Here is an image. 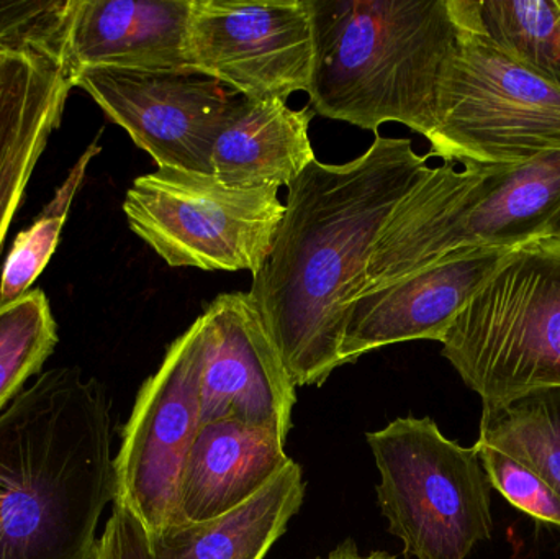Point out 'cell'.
<instances>
[{
    "mask_svg": "<svg viewBox=\"0 0 560 559\" xmlns=\"http://www.w3.org/2000/svg\"><path fill=\"white\" fill-rule=\"evenodd\" d=\"M190 9L192 0H71L66 71L189 72Z\"/></svg>",
    "mask_w": 560,
    "mask_h": 559,
    "instance_id": "cell-14",
    "label": "cell"
},
{
    "mask_svg": "<svg viewBox=\"0 0 560 559\" xmlns=\"http://www.w3.org/2000/svg\"><path fill=\"white\" fill-rule=\"evenodd\" d=\"M490 486L533 519L560 527V498L532 469L490 446L474 445Z\"/></svg>",
    "mask_w": 560,
    "mask_h": 559,
    "instance_id": "cell-24",
    "label": "cell"
},
{
    "mask_svg": "<svg viewBox=\"0 0 560 559\" xmlns=\"http://www.w3.org/2000/svg\"><path fill=\"white\" fill-rule=\"evenodd\" d=\"M58 345V325L42 289L0 304V410L42 371Z\"/></svg>",
    "mask_w": 560,
    "mask_h": 559,
    "instance_id": "cell-21",
    "label": "cell"
},
{
    "mask_svg": "<svg viewBox=\"0 0 560 559\" xmlns=\"http://www.w3.org/2000/svg\"><path fill=\"white\" fill-rule=\"evenodd\" d=\"M459 33L438 88L430 156L512 167L560 150V88L513 61L453 0Z\"/></svg>",
    "mask_w": 560,
    "mask_h": 559,
    "instance_id": "cell-5",
    "label": "cell"
},
{
    "mask_svg": "<svg viewBox=\"0 0 560 559\" xmlns=\"http://www.w3.org/2000/svg\"><path fill=\"white\" fill-rule=\"evenodd\" d=\"M477 443L512 456L560 498V387L482 407Z\"/></svg>",
    "mask_w": 560,
    "mask_h": 559,
    "instance_id": "cell-19",
    "label": "cell"
},
{
    "mask_svg": "<svg viewBox=\"0 0 560 559\" xmlns=\"http://www.w3.org/2000/svg\"><path fill=\"white\" fill-rule=\"evenodd\" d=\"M408 138L375 135L345 164L316 158L293 180L271 255L252 295L296 387L322 386L342 366L349 301L388 217L430 170Z\"/></svg>",
    "mask_w": 560,
    "mask_h": 559,
    "instance_id": "cell-1",
    "label": "cell"
},
{
    "mask_svg": "<svg viewBox=\"0 0 560 559\" xmlns=\"http://www.w3.org/2000/svg\"><path fill=\"white\" fill-rule=\"evenodd\" d=\"M114 502L107 394L55 368L0 410V559H92Z\"/></svg>",
    "mask_w": 560,
    "mask_h": 559,
    "instance_id": "cell-2",
    "label": "cell"
},
{
    "mask_svg": "<svg viewBox=\"0 0 560 559\" xmlns=\"http://www.w3.org/2000/svg\"><path fill=\"white\" fill-rule=\"evenodd\" d=\"M278 193V187L242 189L213 174L158 167L133 180L124 212L131 232L171 268L256 276L285 213Z\"/></svg>",
    "mask_w": 560,
    "mask_h": 559,
    "instance_id": "cell-7",
    "label": "cell"
},
{
    "mask_svg": "<svg viewBox=\"0 0 560 559\" xmlns=\"http://www.w3.org/2000/svg\"><path fill=\"white\" fill-rule=\"evenodd\" d=\"M108 120L120 125L158 167L212 174V153L243 97L194 72L85 68L71 74Z\"/></svg>",
    "mask_w": 560,
    "mask_h": 559,
    "instance_id": "cell-10",
    "label": "cell"
},
{
    "mask_svg": "<svg viewBox=\"0 0 560 559\" xmlns=\"http://www.w3.org/2000/svg\"><path fill=\"white\" fill-rule=\"evenodd\" d=\"M559 207L560 150L520 166L487 167L444 207L423 269L457 253L513 249L542 238Z\"/></svg>",
    "mask_w": 560,
    "mask_h": 559,
    "instance_id": "cell-13",
    "label": "cell"
},
{
    "mask_svg": "<svg viewBox=\"0 0 560 559\" xmlns=\"http://www.w3.org/2000/svg\"><path fill=\"white\" fill-rule=\"evenodd\" d=\"M388 532L415 559H467L493 534L489 478L476 450L446 439L430 417L368 433Z\"/></svg>",
    "mask_w": 560,
    "mask_h": 559,
    "instance_id": "cell-6",
    "label": "cell"
},
{
    "mask_svg": "<svg viewBox=\"0 0 560 559\" xmlns=\"http://www.w3.org/2000/svg\"><path fill=\"white\" fill-rule=\"evenodd\" d=\"M315 114L378 133L397 121L430 138L459 33L453 0H310Z\"/></svg>",
    "mask_w": 560,
    "mask_h": 559,
    "instance_id": "cell-3",
    "label": "cell"
},
{
    "mask_svg": "<svg viewBox=\"0 0 560 559\" xmlns=\"http://www.w3.org/2000/svg\"><path fill=\"white\" fill-rule=\"evenodd\" d=\"M315 110H293L280 98H246L217 138L212 174L242 189L289 187L312 161L310 124Z\"/></svg>",
    "mask_w": 560,
    "mask_h": 559,
    "instance_id": "cell-17",
    "label": "cell"
},
{
    "mask_svg": "<svg viewBox=\"0 0 560 559\" xmlns=\"http://www.w3.org/2000/svg\"><path fill=\"white\" fill-rule=\"evenodd\" d=\"M290 462L276 433L235 420L200 426L180 485L184 522L235 511L266 488Z\"/></svg>",
    "mask_w": 560,
    "mask_h": 559,
    "instance_id": "cell-16",
    "label": "cell"
},
{
    "mask_svg": "<svg viewBox=\"0 0 560 559\" xmlns=\"http://www.w3.org/2000/svg\"><path fill=\"white\" fill-rule=\"evenodd\" d=\"M72 88L71 75L59 66L0 55V249Z\"/></svg>",
    "mask_w": 560,
    "mask_h": 559,
    "instance_id": "cell-15",
    "label": "cell"
},
{
    "mask_svg": "<svg viewBox=\"0 0 560 559\" xmlns=\"http://www.w3.org/2000/svg\"><path fill=\"white\" fill-rule=\"evenodd\" d=\"M197 322L202 338V426L235 420L285 442L296 386L249 292L220 294Z\"/></svg>",
    "mask_w": 560,
    "mask_h": 559,
    "instance_id": "cell-11",
    "label": "cell"
},
{
    "mask_svg": "<svg viewBox=\"0 0 560 559\" xmlns=\"http://www.w3.org/2000/svg\"><path fill=\"white\" fill-rule=\"evenodd\" d=\"M515 249V248H513ZM513 249L457 253L431 268L349 301L341 340L342 364L405 341H443L459 312Z\"/></svg>",
    "mask_w": 560,
    "mask_h": 559,
    "instance_id": "cell-12",
    "label": "cell"
},
{
    "mask_svg": "<svg viewBox=\"0 0 560 559\" xmlns=\"http://www.w3.org/2000/svg\"><path fill=\"white\" fill-rule=\"evenodd\" d=\"M470 22L506 56L560 88L559 0H466Z\"/></svg>",
    "mask_w": 560,
    "mask_h": 559,
    "instance_id": "cell-20",
    "label": "cell"
},
{
    "mask_svg": "<svg viewBox=\"0 0 560 559\" xmlns=\"http://www.w3.org/2000/svg\"><path fill=\"white\" fill-rule=\"evenodd\" d=\"M325 559H395V557L387 554V551H371L369 555H361L354 541L346 540L338 545Z\"/></svg>",
    "mask_w": 560,
    "mask_h": 559,
    "instance_id": "cell-26",
    "label": "cell"
},
{
    "mask_svg": "<svg viewBox=\"0 0 560 559\" xmlns=\"http://www.w3.org/2000/svg\"><path fill=\"white\" fill-rule=\"evenodd\" d=\"M92 559H153L147 531L124 505L114 504Z\"/></svg>",
    "mask_w": 560,
    "mask_h": 559,
    "instance_id": "cell-25",
    "label": "cell"
},
{
    "mask_svg": "<svg viewBox=\"0 0 560 559\" xmlns=\"http://www.w3.org/2000/svg\"><path fill=\"white\" fill-rule=\"evenodd\" d=\"M202 338L199 322L167 348L135 400L114 458V502L148 537L183 524L180 485L200 426Z\"/></svg>",
    "mask_w": 560,
    "mask_h": 559,
    "instance_id": "cell-8",
    "label": "cell"
},
{
    "mask_svg": "<svg viewBox=\"0 0 560 559\" xmlns=\"http://www.w3.org/2000/svg\"><path fill=\"white\" fill-rule=\"evenodd\" d=\"M542 238H555L560 240V207L558 212L552 216V219L549 220L548 226H546L545 235Z\"/></svg>",
    "mask_w": 560,
    "mask_h": 559,
    "instance_id": "cell-27",
    "label": "cell"
},
{
    "mask_svg": "<svg viewBox=\"0 0 560 559\" xmlns=\"http://www.w3.org/2000/svg\"><path fill=\"white\" fill-rule=\"evenodd\" d=\"M187 68L246 98L308 94L315 62L310 0H192Z\"/></svg>",
    "mask_w": 560,
    "mask_h": 559,
    "instance_id": "cell-9",
    "label": "cell"
},
{
    "mask_svg": "<svg viewBox=\"0 0 560 559\" xmlns=\"http://www.w3.org/2000/svg\"><path fill=\"white\" fill-rule=\"evenodd\" d=\"M306 485L293 459L255 498L206 522H183L150 538L153 559H265L299 514Z\"/></svg>",
    "mask_w": 560,
    "mask_h": 559,
    "instance_id": "cell-18",
    "label": "cell"
},
{
    "mask_svg": "<svg viewBox=\"0 0 560 559\" xmlns=\"http://www.w3.org/2000/svg\"><path fill=\"white\" fill-rule=\"evenodd\" d=\"M441 345L482 407L560 387V240L513 249Z\"/></svg>",
    "mask_w": 560,
    "mask_h": 559,
    "instance_id": "cell-4",
    "label": "cell"
},
{
    "mask_svg": "<svg viewBox=\"0 0 560 559\" xmlns=\"http://www.w3.org/2000/svg\"><path fill=\"white\" fill-rule=\"evenodd\" d=\"M559 2H560V0H559Z\"/></svg>",
    "mask_w": 560,
    "mask_h": 559,
    "instance_id": "cell-28",
    "label": "cell"
},
{
    "mask_svg": "<svg viewBox=\"0 0 560 559\" xmlns=\"http://www.w3.org/2000/svg\"><path fill=\"white\" fill-rule=\"evenodd\" d=\"M101 150L97 140L89 144L88 150L69 170L68 176L56 189L55 196L46 203L42 213L33 220L28 229L15 236V242L0 272V304H9L32 291L36 279L45 271L49 259L58 248L72 200L81 189L89 164L101 153Z\"/></svg>",
    "mask_w": 560,
    "mask_h": 559,
    "instance_id": "cell-22",
    "label": "cell"
},
{
    "mask_svg": "<svg viewBox=\"0 0 560 559\" xmlns=\"http://www.w3.org/2000/svg\"><path fill=\"white\" fill-rule=\"evenodd\" d=\"M69 10L71 0H0V55L33 56L66 71Z\"/></svg>",
    "mask_w": 560,
    "mask_h": 559,
    "instance_id": "cell-23",
    "label": "cell"
}]
</instances>
